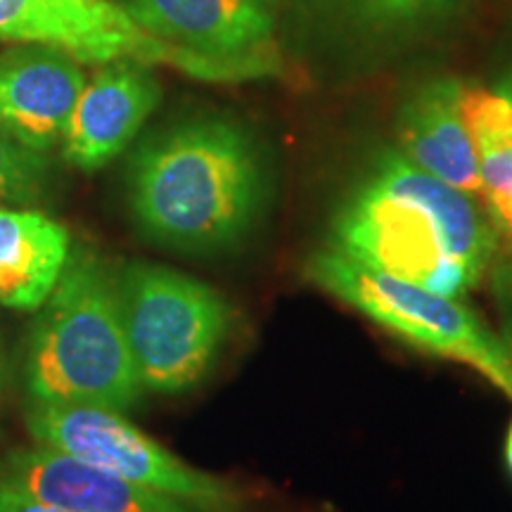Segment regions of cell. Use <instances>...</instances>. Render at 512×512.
I'll list each match as a JSON object with an SVG mask.
<instances>
[{"label":"cell","mask_w":512,"mask_h":512,"mask_svg":"<svg viewBox=\"0 0 512 512\" xmlns=\"http://www.w3.org/2000/svg\"><path fill=\"white\" fill-rule=\"evenodd\" d=\"M358 264L460 299L489 271L498 233L465 195L401 152L368 166L330 223V245Z\"/></svg>","instance_id":"6da1fadb"},{"label":"cell","mask_w":512,"mask_h":512,"mask_svg":"<svg viewBox=\"0 0 512 512\" xmlns=\"http://www.w3.org/2000/svg\"><path fill=\"white\" fill-rule=\"evenodd\" d=\"M128 202L152 242L195 254L233 249L264 211V162L235 121H183L138 147Z\"/></svg>","instance_id":"7a4b0ae2"},{"label":"cell","mask_w":512,"mask_h":512,"mask_svg":"<svg viewBox=\"0 0 512 512\" xmlns=\"http://www.w3.org/2000/svg\"><path fill=\"white\" fill-rule=\"evenodd\" d=\"M31 403L100 406L124 413L143 396L121 323L117 275L91 249L69 252L41 306L24 358Z\"/></svg>","instance_id":"3957f363"},{"label":"cell","mask_w":512,"mask_h":512,"mask_svg":"<svg viewBox=\"0 0 512 512\" xmlns=\"http://www.w3.org/2000/svg\"><path fill=\"white\" fill-rule=\"evenodd\" d=\"M117 297L138 380L178 394L200 384L233 330V309L214 287L174 268L136 261L117 273Z\"/></svg>","instance_id":"277c9868"},{"label":"cell","mask_w":512,"mask_h":512,"mask_svg":"<svg viewBox=\"0 0 512 512\" xmlns=\"http://www.w3.org/2000/svg\"><path fill=\"white\" fill-rule=\"evenodd\" d=\"M318 290L373 320L425 354L458 361L512 399V361L503 339L458 299L358 264L337 249H318L304 268Z\"/></svg>","instance_id":"5b68a950"},{"label":"cell","mask_w":512,"mask_h":512,"mask_svg":"<svg viewBox=\"0 0 512 512\" xmlns=\"http://www.w3.org/2000/svg\"><path fill=\"white\" fill-rule=\"evenodd\" d=\"M27 430L36 444L178 498L200 512H238L242 505L238 486L188 465L119 411L76 403H31Z\"/></svg>","instance_id":"8992f818"},{"label":"cell","mask_w":512,"mask_h":512,"mask_svg":"<svg viewBox=\"0 0 512 512\" xmlns=\"http://www.w3.org/2000/svg\"><path fill=\"white\" fill-rule=\"evenodd\" d=\"M124 8L188 57L192 79L247 81L280 69L275 0H126Z\"/></svg>","instance_id":"52a82bcc"},{"label":"cell","mask_w":512,"mask_h":512,"mask_svg":"<svg viewBox=\"0 0 512 512\" xmlns=\"http://www.w3.org/2000/svg\"><path fill=\"white\" fill-rule=\"evenodd\" d=\"M0 38L48 46L81 64L136 60L190 76V62L112 0H0Z\"/></svg>","instance_id":"ba28073f"},{"label":"cell","mask_w":512,"mask_h":512,"mask_svg":"<svg viewBox=\"0 0 512 512\" xmlns=\"http://www.w3.org/2000/svg\"><path fill=\"white\" fill-rule=\"evenodd\" d=\"M83 86L81 62L62 50L24 43L0 53V128L46 155L64 138Z\"/></svg>","instance_id":"9c48e42d"},{"label":"cell","mask_w":512,"mask_h":512,"mask_svg":"<svg viewBox=\"0 0 512 512\" xmlns=\"http://www.w3.org/2000/svg\"><path fill=\"white\" fill-rule=\"evenodd\" d=\"M162 88L150 64L117 60L86 81L76 100L67 131L64 159L83 171L102 169L126 150L128 143L159 105Z\"/></svg>","instance_id":"30bf717a"},{"label":"cell","mask_w":512,"mask_h":512,"mask_svg":"<svg viewBox=\"0 0 512 512\" xmlns=\"http://www.w3.org/2000/svg\"><path fill=\"white\" fill-rule=\"evenodd\" d=\"M0 479L67 512H200L41 444L12 451L0 465Z\"/></svg>","instance_id":"8fae6325"},{"label":"cell","mask_w":512,"mask_h":512,"mask_svg":"<svg viewBox=\"0 0 512 512\" xmlns=\"http://www.w3.org/2000/svg\"><path fill=\"white\" fill-rule=\"evenodd\" d=\"M458 79L425 83L403 102L399 124L401 155L422 171L470 197H482L475 145L463 121Z\"/></svg>","instance_id":"7c38bea8"},{"label":"cell","mask_w":512,"mask_h":512,"mask_svg":"<svg viewBox=\"0 0 512 512\" xmlns=\"http://www.w3.org/2000/svg\"><path fill=\"white\" fill-rule=\"evenodd\" d=\"M72 252L69 230L34 209L0 207V304L36 311L48 302Z\"/></svg>","instance_id":"4fadbf2b"},{"label":"cell","mask_w":512,"mask_h":512,"mask_svg":"<svg viewBox=\"0 0 512 512\" xmlns=\"http://www.w3.org/2000/svg\"><path fill=\"white\" fill-rule=\"evenodd\" d=\"M463 121L475 145L486 216L512 249V105L486 88H465Z\"/></svg>","instance_id":"5bb4252c"},{"label":"cell","mask_w":512,"mask_h":512,"mask_svg":"<svg viewBox=\"0 0 512 512\" xmlns=\"http://www.w3.org/2000/svg\"><path fill=\"white\" fill-rule=\"evenodd\" d=\"M48 185V159L0 128V204L38 202Z\"/></svg>","instance_id":"9a60e30c"},{"label":"cell","mask_w":512,"mask_h":512,"mask_svg":"<svg viewBox=\"0 0 512 512\" xmlns=\"http://www.w3.org/2000/svg\"><path fill=\"white\" fill-rule=\"evenodd\" d=\"M339 17L370 29H394L437 12L446 0H320Z\"/></svg>","instance_id":"2e32d148"},{"label":"cell","mask_w":512,"mask_h":512,"mask_svg":"<svg viewBox=\"0 0 512 512\" xmlns=\"http://www.w3.org/2000/svg\"><path fill=\"white\" fill-rule=\"evenodd\" d=\"M0 512H67L0 479Z\"/></svg>","instance_id":"e0dca14e"},{"label":"cell","mask_w":512,"mask_h":512,"mask_svg":"<svg viewBox=\"0 0 512 512\" xmlns=\"http://www.w3.org/2000/svg\"><path fill=\"white\" fill-rule=\"evenodd\" d=\"M496 292L503 297H512V259L498 266L496 271Z\"/></svg>","instance_id":"ac0fdd59"},{"label":"cell","mask_w":512,"mask_h":512,"mask_svg":"<svg viewBox=\"0 0 512 512\" xmlns=\"http://www.w3.org/2000/svg\"><path fill=\"white\" fill-rule=\"evenodd\" d=\"M498 297H501V304L505 309V323H503L501 339H503L505 349H508L510 361H512V297H503V294H498Z\"/></svg>","instance_id":"d6986e66"},{"label":"cell","mask_w":512,"mask_h":512,"mask_svg":"<svg viewBox=\"0 0 512 512\" xmlns=\"http://www.w3.org/2000/svg\"><path fill=\"white\" fill-rule=\"evenodd\" d=\"M496 93H498V95H503V98L508 100L510 105H512V72H510L508 76H505V79H503L501 83H498Z\"/></svg>","instance_id":"ffe728a7"},{"label":"cell","mask_w":512,"mask_h":512,"mask_svg":"<svg viewBox=\"0 0 512 512\" xmlns=\"http://www.w3.org/2000/svg\"><path fill=\"white\" fill-rule=\"evenodd\" d=\"M505 463H508L510 472H512V425L508 430V439H505Z\"/></svg>","instance_id":"44dd1931"}]
</instances>
